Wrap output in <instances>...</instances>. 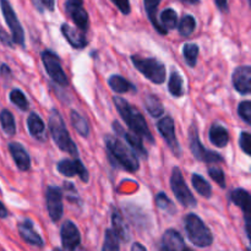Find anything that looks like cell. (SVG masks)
<instances>
[{
	"mask_svg": "<svg viewBox=\"0 0 251 251\" xmlns=\"http://www.w3.org/2000/svg\"><path fill=\"white\" fill-rule=\"evenodd\" d=\"M105 146L108 150V156L112 159L113 166L122 167L130 173H136L140 169V162L137 154L129 147V145L124 144L118 137L107 135L104 137Z\"/></svg>",
	"mask_w": 251,
	"mask_h": 251,
	"instance_id": "1",
	"label": "cell"
},
{
	"mask_svg": "<svg viewBox=\"0 0 251 251\" xmlns=\"http://www.w3.org/2000/svg\"><path fill=\"white\" fill-rule=\"evenodd\" d=\"M113 102H114L118 113L120 114L122 119L126 123L129 129L131 131L136 132L137 135H140L142 139L147 140L150 144H154V137L152 136L146 119L141 114V112L137 108L130 105L126 100L119 97V96L113 97Z\"/></svg>",
	"mask_w": 251,
	"mask_h": 251,
	"instance_id": "2",
	"label": "cell"
},
{
	"mask_svg": "<svg viewBox=\"0 0 251 251\" xmlns=\"http://www.w3.org/2000/svg\"><path fill=\"white\" fill-rule=\"evenodd\" d=\"M48 126L49 130H50L51 137H53L56 146L61 151L68 152L69 154H71L74 157H77V146H76V144L71 139L60 112L58 109H55V108H53L50 110V114H49L48 119Z\"/></svg>",
	"mask_w": 251,
	"mask_h": 251,
	"instance_id": "3",
	"label": "cell"
},
{
	"mask_svg": "<svg viewBox=\"0 0 251 251\" xmlns=\"http://www.w3.org/2000/svg\"><path fill=\"white\" fill-rule=\"evenodd\" d=\"M184 228L191 244L196 248H208L213 243V235L207 226L195 213H189L184 218Z\"/></svg>",
	"mask_w": 251,
	"mask_h": 251,
	"instance_id": "4",
	"label": "cell"
},
{
	"mask_svg": "<svg viewBox=\"0 0 251 251\" xmlns=\"http://www.w3.org/2000/svg\"><path fill=\"white\" fill-rule=\"evenodd\" d=\"M131 61L136 70L140 71L151 82L162 85L166 80V66L158 59L131 55Z\"/></svg>",
	"mask_w": 251,
	"mask_h": 251,
	"instance_id": "5",
	"label": "cell"
},
{
	"mask_svg": "<svg viewBox=\"0 0 251 251\" xmlns=\"http://www.w3.org/2000/svg\"><path fill=\"white\" fill-rule=\"evenodd\" d=\"M171 189L174 196L184 207H196V199L194 198L193 193L184 180L183 173L179 167H174L171 176Z\"/></svg>",
	"mask_w": 251,
	"mask_h": 251,
	"instance_id": "6",
	"label": "cell"
},
{
	"mask_svg": "<svg viewBox=\"0 0 251 251\" xmlns=\"http://www.w3.org/2000/svg\"><path fill=\"white\" fill-rule=\"evenodd\" d=\"M42 63H43L44 69L48 73L49 77L54 81L58 85L66 87L69 85L68 76H66L65 71L63 70V66H61L60 58H59L58 54L55 51L50 50V49H46L41 53Z\"/></svg>",
	"mask_w": 251,
	"mask_h": 251,
	"instance_id": "7",
	"label": "cell"
},
{
	"mask_svg": "<svg viewBox=\"0 0 251 251\" xmlns=\"http://www.w3.org/2000/svg\"><path fill=\"white\" fill-rule=\"evenodd\" d=\"M189 146H190L191 153H193V156L198 161L205 162V163H218V162H223L222 156H220L217 152L210 151V150H207L201 144L200 139H199L198 127L195 125H191L190 129H189Z\"/></svg>",
	"mask_w": 251,
	"mask_h": 251,
	"instance_id": "8",
	"label": "cell"
},
{
	"mask_svg": "<svg viewBox=\"0 0 251 251\" xmlns=\"http://www.w3.org/2000/svg\"><path fill=\"white\" fill-rule=\"evenodd\" d=\"M0 7H1V12L5 22H6L10 31H11V37L14 43L25 47V31L21 26V22L17 19L16 12L14 11L11 4L9 2V0H0Z\"/></svg>",
	"mask_w": 251,
	"mask_h": 251,
	"instance_id": "9",
	"label": "cell"
},
{
	"mask_svg": "<svg viewBox=\"0 0 251 251\" xmlns=\"http://www.w3.org/2000/svg\"><path fill=\"white\" fill-rule=\"evenodd\" d=\"M63 190L59 186L49 185L46 190V203L48 215L54 223L61 220L64 213L63 205Z\"/></svg>",
	"mask_w": 251,
	"mask_h": 251,
	"instance_id": "10",
	"label": "cell"
},
{
	"mask_svg": "<svg viewBox=\"0 0 251 251\" xmlns=\"http://www.w3.org/2000/svg\"><path fill=\"white\" fill-rule=\"evenodd\" d=\"M157 129H158L159 134L162 135L164 140H166L167 145L173 152L174 156L176 158L181 156V149L179 145L178 139L176 135V125H174V120L171 117H164L157 123Z\"/></svg>",
	"mask_w": 251,
	"mask_h": 251,
	"instance_id": "11",
	"label": "cell"
},
{
	"mask_svg": "<svg viewBox=\"0 0 251 251\" xmlns=\"http://www.w3.org/2000/svg\"><path fill=\"white\" fill-rule=\"evenodd\" d=\"M56 169H58V172L61 176H68V178H73V176H78L83 183H87L88 179H90L87 168L83 166V163L77 157H75L74 159H61L56 164Z\"/></svg>",
	"mask_w": 251,
	"mask_h": 251,
	"instance_id": "12",
	"label": "cell"
},
{
	"mask_svg": "<svg viewBox=\"0 0 251 251\" xmlns=\"http://www.w3.org/2000/svg\"><path fill=\"white\" fill-rule=\"evenodd\" d=\"M113 130H114V134H117L118 136L123 137V139L126 141V144L129 145L130 149L137 154V156L142 157V158L147 159L149 153H147V150L145 149L144 142H142V137L140 135H137L136 132L126 131V130L123 129L122 125L119 124V122H113Z\"/></svg>",
	"mask_w": 251,
	"mask_h": 251,
	"instance_id": "13",
	"label": "cell"
},
{
	"mask_svg": "<svg viewBox=\"0 0 251 251\" xmlns=\"http://www.w3.org/2000/svg\"><path fill=\"white\" fill-rule=\"evenodd\" d=\"M65 11L75 22L77 28L86 32L88 29V14L83 7L82 0H66Z\"/></svg>",
	"mask_w": 251,
	"mask_h": 251,
	"instance_id": "14",
	"label": "cell"
},
{
	"mask_svg": "<svg viewBox=\"0 0 251 251\" xmlns=\"http://www.w3.org/2000/svg\"><path fill=\"white\" fill-rule=\"evenodd\" d=\"M60 239L64 250L73 251L80 247L81 234L78 232V228L71 221H65L61 226Z\"/></svg>",
	"mask_w": 251,
	"mask_h": 251,
	"instance_id": "15",
	"label": "cell"
},
{
	"mask_svg": "<svg viewBox=\"0 0 251 251\" xmlns=\"http://www.w3.org/2000/svg\"><path fill=\"white\" fill-rule=\"evenodd\" d=\"M232 82L237 92L243 96L249 95L251 92V66L243 65L235 69L232 75Z\"/></svg>",
	"mask_w": 251,
	"mask_h": 251,
	"instance_id": "16",
	"label": "cell"
},
{
	"mask_svg": "<svg viewBox=\"0 0 251 251\" xmlns=\"http://www.w3.org/2000/svg\"><path fill=\"white\" fill-rule=\"evenodd\" d=\"M17 230H19L20 237L22 238L26 244L32 245V247L36 248H43L44 242L42 239L41 235L34 230L33 222H32L29 218H26V220L21 221V222L17 225Z\"/></svg>",
	"mask_w": 251,
	"mask_h": 251,
	"instance_id": "17",
	"label": "cell"
},
{
	"mask_svg": "<svg viewBox=\"0 0 251 251\" xmlns=\"http://www.w3.org/2000/svg\"><path fill=\"white\" fill-rule=\"evenodd\" d=\"M60 31L73 48L83 49L87 47L88 41L86 38V32L81 31L80 28H73L69 24H63L60 26Z\"/></svg>",
	"mask_w": 251,
	"mask_h": 251,
	"instance_id": "18",
	"label": "cell"
},
{
	"mask_svg": "<svg viewBox=\"0 0 251 251\" xmlns=\"http://www.w3.org/2000/svg\"><path fill=\"white\" fill-rule=\"evenodd\" d=\"M9 151L19 171L27 172L31 168V157L27 150L19 142H10Z\"/></svg>",
	"mask_w": 251,
	"mask_h": 251,
	"instance_id": "19",
	"label": "cell"
},
{
	"mask_svg": "<svg viewBox=\"0 0 251 251\" xmlns=\"http://www.w3.org/2000/svg\"><path fill=\"white\" fill-rule=\"evenodd\" d=\"M161 249L164 251H181L188 249V247L178 230L167 229L166 233L162 235Z\"/></svg>",
	"mask_w": 251,
	"mask_h": 251,
	"instance_id": "20",
	"label": "cell"
},
{
	"mask_svg": "<svg viewBox=\"0 0 251 251\" xmlns=\"http://www.w3.org/2000/svg\"><path fill=\"white\" fill-rule=\"evenodd\" d=\"M27 129H28L29 135L33 139L42 142H44L47 140L46 125H44L43 119L36 112H32L28 115V118H27Z\"/></svg>",
	"mask_w": 251,
	"mask_h": 251,
	"instance_id": "21",
	"label": "cell"
},
{
	"mask_svg": "<svg viewBox=\"0 0 251 251\" xmlns=\"http://www.w3.org/2000/svg\"><path fill=\"white\" fill-rule=\"evenodd\" d=\"M208 139H210L211 144L215 145L216 147L223 149L229 142V134L228 130L226 129L223 125L221 124H213L210 127V132H208Z\"/></svg>",
	"mask_w": 251,
	"mask_h": 251,
	"instance_id": "22",
	"label": "cell"
},
{
	"mask_svg": "<svg viewBox=\"0 0 251 251\" xmlns=\"http://www.w3.org/2000/svg\"><path fill=\"white\" fill-rule=\"evenodd\" d=\"M108 85L110 90L119 95H124L127 92H136V87L131 82L124 78L120 75H112L108 78Z\"/></svg>",
	"mask_w": 251,
	"mask_h": 251,
	"instance_id": "23",
	"label": "cell"
},
{
	"mask_svg": "<svg viewBox=\"0 0 251 251\" xmlns=\"http://www.w3.org/2000/svg\"><path fill=\"white\" fill-rule=\"evenodd\" d=\"M112 225L113 229L117 232V234L119 235L120 239L124 243H127V240L130 239L129 228H127L126 223H125L124 218H123L122 213H120L119 210H117V208H114L112 212Z\"/></svg>",
	"mask_w": 251,
	"mask_h": 251,
	"instance_id": "24",
	"label": "cell"
},
{
	"mask_svg": "<svg viewBox=\"0 0 251 251\" xmlns=\"http://www.w3.org/2000/svg\"><path fill=\"white\" fill-rule=\"evenodd\" d=\"M229 199L235 206L242 208L244 215L249 213V205H250V194L245 189H234L230 191Z\"/></svg>",
	"mask_w": 251,
	"mask_h": 251,
	"instance_id": "25",
	"label": "cell"
},
{
	"mask_svg": "<svg viewBox=\"0 0 251 251\" xmlns=\"http://www.w3.org/2000/svg\"><path fill=\"white\" fill-rule=\"evenodd\" d=\"M161 1L162 0H144L145 10H146L147 16H149L152 26L156 28V31L161 34H167L168 32L164 31V29L162 28V26L159 25L158 20H157V9H158V5Z\"/></svg>",
	"mask_w": 251,
	"mask_h": 251,
	"instance_id": "26",
	"label": "cell"
},
{
	"mask_svg": "<svg viewBox=\"0 0 251 251\" xmlns=\"http://www.w3.org/2000/svg\"><path fill=\"white\" fill-rule=\"evenodd\" d=\"M144 104L151 117L159 118L161 115H163L164 107L163 104H162L161 100H159L156 95H147L146 97L144 98Z\"/></svg>",
	"mask_w": 251,
	"mask_h": 251,
	"instance_id": "27",
	"label": "cell"
},
{
	"mask_svg": "<svg viewBox=\"0 0 251 251\" xmlns=\"http://www.w3.org/2000/svg\"><path fill=\"white\" fill-rule=\"evenodd\" d=\"M0 125H1L4 134L7 136L11 137L16 134V122H15L14 115L9 109H2L0 112Z\"/></svg>",
	"mask_w": 251,
	"mask_h": 251,
	"instance_id": "28",
	"label": "cell"
},
{
	"mask_svg": "<svg viewBox=\"0 0 251 251\" xmlns=\"http://www.w3.org/2000/svg\"><path fill=\"white\" fill-rule=\"evenodd\" d=\"M191 183H193L194 189L201 196H203L206 199H210L212 196V186L210 185V183L202 176H200L198 173H194L191 176Z\"/></svg>",
	"mask_w": 251,
	"mask_h": 251,
	"instance_id": "29",
	"label": "cell"
},
{
	"mask_svg": "<svg viewBox=\"0 0 251 251\" xmlns=\"http://www.w3.org/2000/svg\"><path fill=\"white\" fill-rule=\"evenodd\" d=\"M158 22L164 31H172V29L176 28V25H178V15H176V11L173 9L163 10L161 16H159Z\"/></svg>",
	"mask_w": 251,
	"mask_h": 251,
	"instance_id": "30",
	"label": "cell"
},
{
	"mask_svg": "<svg viewBox=\"0 0 251 251\" xmlns=\"http://www.w3.org/2000/svg\"><path fill=\"white\" fill-rule=\"evenodd\" d=\"M70 120L73 124L74 129L78 132V135L83 137H87L90 135V126L87 124V120L82 117L78 112L76 110H71L70 113Z\"/></svg>",
	"mask_w": 251,
	"mask_h": 251,
	"instance_id": "31",
	"label": "cell"
},
{
	"mask_svg": "<svg viewBox=\"0 0 251 251\" xmlns=\"http://www.w3.org/2000/svg\"><path fill=\"white\" fill-rule=\"evenodd\" d=\"M168 91L173 97H181L184 95V87H183V78H181L180 74L178 71H172L171 77H169L168 82Z\"/></svg>",
	"mask_w": 251,
	"mask_h": 251,
	"instance_id": "32",
	"label": "cell"
},
{
	"mask_svg": "<svg viewBox=\"0 0 251 251\" xmlns=\"http://www.w3.org/2000/svg\"><path fill=\"white\" fill-rule=\"evenodd\" d=\"M120 249V238L113 228L105 230L104 244H103V251H118Z\"/></svg>",
	"mask_w": 251,
	"mask_h": 251,
	"instance_id": "33",
	"label": "cell"
},
{
	"mask_svg": "<svg viewBox=\"0 0 251 251\" xmlns=\"http://www.w3.org/2000/svg\"><path fill=\"white\" fill-rule=\"evenodd\" d=\"M9 98L10 100H11L12 104H14L15 107L19 108L21 112H26V110L28 109V100H27L26 96H25V93L22 92L20 88H14V90L10 92Z\"/></svg>",
	"mask_w": 251,
	"mask_h": 251,
	"instance_id": "34",
	"label": "cell"
},
{
	"mask_svg": "<svg viewBox=\"0 0 251 251\" xmlns=\"http://www.w3.org/2000/svg\"><path fill=\"white\" fill-rule=\"evenodd\" d=\"M183 56L185 59L186 64L190 68H194L198 63L199 47L195 43H185L183 47Z\"/></svg>",
	"mask_w": 251,
	"mask_h": 251,
	"instance_id": "35",
	"label": "cell"
},
{
	"mask_svg": "<svg viewBox=\"0 0 251 251\" xmlns=\"http://www.w3.org/2000/svg\"><path fill=\"white\" fill-rule=\"evenodd\" d=\"M196 27V21L194 19V16L191 15H184L183 19L180 20V24H179L178 29L180 36L183 37H189L193 34V32L195 31Z\"/></svg>",
	"mask_w": 251,
	"mask_h": 251,
	"instance_id": "36",
	"label": "cell"
},
{
	"mask_svg": "<svg viewBox=\"0 0 251 251\" xmlns=\"http://www.w3.org/2000/svg\"><path fill=\"white\" fill-rule=\"evenodd\" d=\"M154 201H156V206L163 212L169 213V215H174L176 212V206L173 205V202L171 201V199L166 195L164 193L157 194L156 198H154Z\"/></svg>",
	"mask_w": 251,
	"mask_h": 251,
	"instance_id": "37",
	"label": "cell"
},
{
	"mask_svg": "<svg viewBox=\"0 0 251 251\" xmlns=\"http://www.w3.org/2000/svg\"><path fill=\"white\" fill-rule=\"evenodd\" d=\"M238 114L239 117L247 123L248 125H251V102L250 100H244L239 103L238 105Z\"/></svg>",
	"mask_w": 251,
	"mask_h": 251,
	"instance_id": "38",
	"label": "cell"
},
{
	"mask_svg": "<svg viewBox=\"0 0 251 251\" xmlns=\"http://www.w3.org/2000/svg\"><path fill=\"white\" fill-rule=\"evenodd\" d=\"M208 176L212 178V180H215L218 184V186H221L222 189L226 188V176L222 169L218 168V167H210L208 168Z\"/></svg>",
	"mask_w": 251,
	"mask_h": 251,
	"instance_id": "39",
	"label": "cell"
},
{
	"mask_svg": "<svg viewBox=\"0 0 251 251\" xmlns=\"http://www.w3.org/2000/svg\"><path fill=\"white\" fill-rule=\"evenodd\" d=\"M239 146H240V149L244 151L245 154L250 156V154H251V151H250V134L248 131L240 132Z\"/></svg>",
	"mask_w": 251,
	"mask_h": 251,
	"instance_id": "40",
	"label": "cell"
},
{
	"mask_svg": "<svg viewBox=\"0 0 251 251\" xmlns=\"http://www.w3.org/2000/svg\"><path fill=\"white\" fill-rule=\"evenodd\" d=\"M112 2L119 9L122 14L129 15L131 12V6H130L129 0H112Z\"/></svg>",
	"mask_w": 251,
	"mask_h": 251,
	"instance_id": "41",
	"label": "cell"
},
{
	"mask_svg": "<svg viewBox=\"0 0 251 251\" xmlns=\"http://www.w3.org/2000/svg\"><path fill=\"white\" fill-rule=\"evenodd\" d=\"M34 4L37 5L39 10L42 11V7L48 11H53L55 6V0H34Z\"/></svg>",
	"mask_w": 251,
	"mask_h": 251,
	"instance_id": "42",
	"label": "cell"
},
{
	"mask_svg": "<svg viewBox=\"0 0 251 251\" xmlns=\"http://www.w3.org/2000/svg\"><path fill=\"white\" fill-rule=\"evenodd\" d=\"M0 42L4 44L5 47H9V48H14V41H12V37L7 33L5 29H2L0 27Z\"/></svg>",
	"mask_w": 251,
	"mask_h": 251,
	"instance_id": "43",
	"label": "cell"
},
{
	"mask_svg": "<svg viewBox=\"0 0 251 251\" xmlns=\"http://www.w3.org/2000/svg\"><path fill=\"white\" fill-rule=\"evenodd\" d=\"M0 75H1V77L7 78V80L11 78V70H10V68L6 64H2V65L0 66Z\"/></svg>",
	"mask_w": 251,
	"mask_h": 251,
	"instance_id": "44",
	"label": "cell"
},
{
	"mask_svg": "<svg viewBox=\"0 0 251 251\" xmlns=\"http://www.w3.org/2000/svg\"><path fill=\"white\" fill-rule=\"evenodd\" d=\"M221 11H228V0H215Z\"/></svg>",
	"mask_w": 251,
	"mask_h": 251,
	"instance_id": "45",
	"label": "cell"
},
{
	"mask_svg": "<svg viewBox=\"0 0 251 251\" xmlns=\"http://www.w3.org/2000/svg\"><path fill=\"white\" fill-rule=\"evenodd\" d=\"M9 216V212H7V208L5 207L4 203L0 201V218H6Z\"/></svg>",
	"mask_w": 251,
	"mask_h": 251,
	"instance_id": "46",
	"label": "cell"
},
{
	"mask_svg": "<svg viewBox=\"0 0 251 251\" xmlns=\"http://www.w3.org/2000/svg\"><path fill=\"white\" fill-rule=\"evenodd\" d=\"M131 250L132 251H136V250H141V251H146V247H144V245L139 244V243H135V244H132L131 247Z\"/></svg>",
	"mask_w": 251,
	"mask_h": 251,
	"instance_id": "47",
	"label": "cell"
},
{
	"mask_svg": "<svg viewBox=\"0 0 251 251\" xmlns=\"http://www.w3.org/2000/svg\"><path fill=\"white\" fill-rule=\"evenodd\" d=\"M185 4H200V0H180Z\"/></svg>",
	"mask_w": 251,
	"mask_h": 251,
	"instance_id": "48",
	"label": "cell"
}]
</instances>
